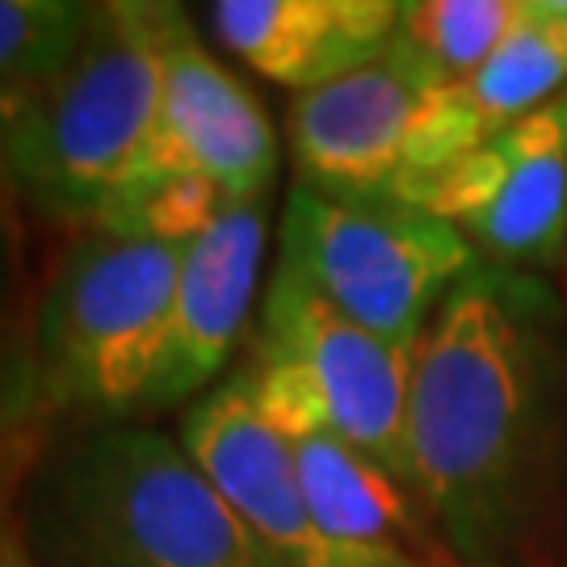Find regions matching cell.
Segmentation results:
<instances>
[{
    "mask_svg": "<svg viewBox=\"0 0 567 567\" xmlns=\"http://www.w3.org/2000/svg\"><path fill=\"white\" fill-rule=\"evenodd\" d=\"M547 404V341L526 282L480 265L429 320L408 400L412 492L466 567H505L526 534Z\"/></svg>",
    "mask_w": 567,
    "mask_h": 567,
    "instance_id": "obj_1",
    "label": "cell"
},
{
    "mask_svg": "<svg viewBox=\"0 0 567 567\" xmlns=\"http://www.w3.org/2000/svg\"><path fill=\"white\" fill-rule=\"evenodd\" d=\"M13 529L34 567H286L147 421H55Z\"/></svg>",
    "mask_w": 567,
    "mask_h": 567,
    "instance_id": "obj_2",
    "label": "cell"
},
{
    "mask_svg": "<svg viewBox=\"0 0 567 567\" xmlns=\"http://www.w3.org/2000/svg\"><path fill=\"white\" fill-rule=\"evenodd\" d=\"M182 4H93L76 55L30 89L13 143V185L25 224L81 236L122 185L140 177L164 93V51Z\"/></svg>",
    "mask_w": 567,
    "mask_h": 567,
    "instance_id": "obj_3",
    "label": "cell"
},
{
    "mask_svg": "<svg viewBox=\"0 0 567 567\" xmlns=\"http://www.w3.org/2000/svg\"><path fill=\"white\" fill-rule=\"evenodd\" d=\"M182 248L68 236L34 299V358L55 421H140L161 365Z\"/></svg>",
    "mask_w": 567,
    "mask_h": 567,
    "instance_id": "obj_4",
    "label": "cell"
},
{
    "mask_svg": "<svg viewBox=\"0 0 567 567\" xmlns=\"http://www.w3.org/2000/svg\"><path fill=\"white\" fill-rule=\"evenodd\" d=\"M412 365L416 349L365 332L324 303L299 274L286 265L274 269L248 370L261 416L286 442L332 433L412 492Z\"/></svg>",
    "mask_w": 567,
    "mask_h": 567,
    "instance_id": "obj_5",
    "label": "cell"
},
{
    "mask_svg": "<svg viewBox=\"0 0 567 567\" xmlns=\"http://www.w3.org/2000/svg\"><path fill=\"white\" fill-rule=\"evenodd\" d=\"M278 265L344 320L416 349L446 295L480 269L458 227L395 198H337L290 185Z\"/></svg>",
    "mask_w": 567,
    "mask_h": 567,
    "instance_id": "obj_6",
    "label": "cell"
},
{
    "mask_svg": "<svg viewBox=\"0 0 567 567\" xmlns=\"http://www.w3.org/2000/svg\"><path fill=\"white\" fill-rule=\"evenodd\" d=\"M395 203L446 219L501 265H555L567 248V89L466 156L408 182Z\"/></svg>",
    "mask_w": 567,
    "mask_h": 567,
    "instance_id": "obj_7",
    "label": "cell"
},
{
    "mask_svg": "<svg viewBox=\"0 0 567 567\" xmlns=\"http://www.w3.org/2000/svg\"><path fill=\"white\" fill-rule=\"evenodd\" d=\"M446 76L395 34L374 63L290 105L299 185L337 198H395L416 173L429 102Z\"/></svg>",
    "mask_w": 567,
    "mask_h": 567,
    "instance_id": "obj_8",
    "label": "cell"
},
{
    "mask_svg": "<svg viewBox=\"0 0 567 567\" xmlns=\"http://www.w3.org/2000/svg\"><path fill=\"white\" fill-rule=\"evenodd\" d=\"M140 177H203L231 206L265 203L278 177V131L265 105L206 51L189 18L164 51L161 114Z\"/></svg>",
    "mask_w": 567,
    "mask_h": 567,
    "instance_id": "obj_9",
    "label": "cell"
},
{
    "mask_svg": "<svg viewBox=\"0 0 567 567\" xmlns=\"http://www.w3.org/2000/svg\"><path fill=\"white\" fill-rule=\"evenodd\" d=\"M265 236H269L265 203H244L227 206L198 240L182 248L161 365L143 395L140 421L189 408L227 370L252 320Z\"/></svg>",
    "mask_w": 567,
    "mask_h": 567,
    "instance_id": "obj_10",
    "label": "cell"
},
{
    "mask_svg": "<svg viewBox=\"0 0 567 567\" xmlns=\"http://www.w3.org/2000/svg\"><path fill=\"white\" fill-rule=\"evenodd\" d=\"M400 0H215L206 25L227 55L299 97L374 63L400 34Z\"/></svg>",
    "mask_w": 567,
    "mask_h": 567,
    "instance_id": "obj_11",
    "label": "cell"
},
{
    "mask_svg": "<svg viewBox=\"0 0 567 567\" xmlns=\"http://www.w3.org/2000/svg\"><path fill=\"white\" fill-rule=\"evenodd\" d=\"M564 89L567 0H526L522 18L513 21V30L487 55L484 68L471 72L466 81L437 89V97L429 102L421 143H416V173L408 182L466 156L496 131L555 102Z\"/></svg>",
    "mask_w": 567,
    "mask_h": 567,
    "instance_id": "obj_12",
    "label": "cell"
},
{
    "mask_svg": "<svg viewBox=\"0 0 567 567\" xmlns=\"http://www.w3.org/2000/svg\"><path fill=\"white\" fill-rule=\"evenodd\" d=\"M295 446L303 501L316 529L344 547H404L425 550V529L416 526L408 487L383 466L344 446L332 433H307Z\"/></svg>",
    "mask_w": 567,
    "mask_h": 567,
    "instance_id": "obj_13",
    "label": "cell"
},
{
    "mask_svg": "<svg viewBox=\"0 0 567 567\" xmlns=\"http://www.w3.org/2000/svg\"><path fill=\"white\" fill-rule=\"evenodd\" d=\"M30 311L25 299L0 311V522H13L21 484L55 429V412L42 395Z\"/></svg>",
    "mask_w": 567,
    "mask_h": 567,
    "instance_id": "obj_14",
    "label": "cell"
},
{
    "mask_svg": "<svg viewBox=\"0 0 567 567\" xmlns=\"http://www.w3.org/2000/svg\"><path fill=\"white\" fill-rule=\"evenodd\" d=\"M522 4L526 0H408L400 9V39L458 84L505 42Z\"/></svg>",
    "mask_w": 567,
    "mask_h": 567,
    "instance_id": "obj_15",
    "label": "cell"
},
{
    "mask_svg": "<svg viewBox=\"0 0 567 567\" xmlns=\"http://www.w3.org/2000/svg\"><path fill=\"white\" fill-rule=\"evenodd\" d=\"M227 194L203 177H140L102 206L89 231L114 240H147L185 248L227 210Z\"/></svg>",
    "mask_w": 567,
    "mask_h": 567,
    "instance_id": "obj_16",
    "label": "cell"
},
{
    "mask_svg": "<svg viewBox=\"0 0 567 567\" xmlns=\"http://www.w3.org/2000/svg\"><path fill=\"white\" fill-rule=\"evenodd\" d=\"M93 4L0 0V89H39L76 55Z\"/></svg>",
    "mask_w": 567,
    "mask_h": 567,
    "instance_id": "obj_17",
    "label": "cell"
},
{
    "mask_svg": "<svg viewBox=\"0 0 567 567\" xmlns=\"http://www.w3.org/2000/svg\"><path fill=\"white\" fill-rule=\"evenodd\" d=\"M30 105V89H0V224L25 227L13 185V143H18L21 118Z\"/></svg>",
    "mask_w": 567,
    "mask_h": 567,
    "instance_id": "obj_18",
    "label": "cell"
},
{
    "mask_svg": "<svg viewBox=\"0 0 567 567\" xmlns=\"http://www.w3.org/2000/svg\"><path fill=\"white\" fill-rule=\"evenodd\" d=\"M21 244L25 227L0 224V311L21 303Z\"/></svg>",
    "mask_w": 567,
    "mask_h": 567,
    "instance_id": "obj_19",
    "label": "cell"
},
{
    "mask_svg": "<svg viewBox=\"0 0 567 567\" xmlns=\"http://www.w3.org/2000/svg\"><path fill=\"white\" fill-rule=\"evenodd\" d=\"M0 567H34V559L21 547L13 522H0Z\"/></svg>",
    "mask_w": 567,
    "mask_h": 567,
    "instance_id": "obj_20",
    "label": "cell"
}]
</instances>
